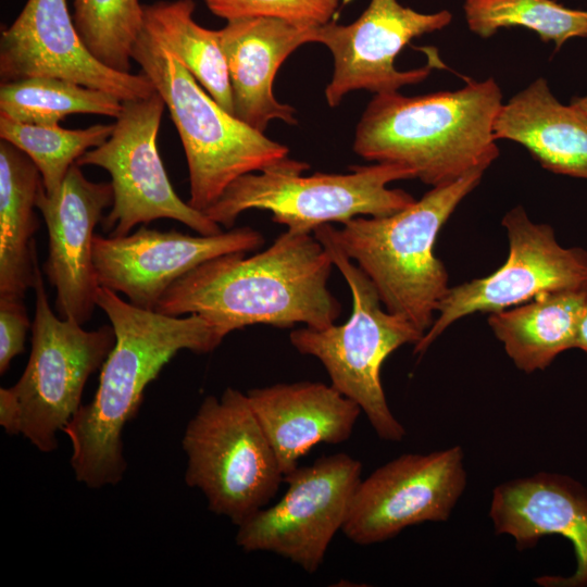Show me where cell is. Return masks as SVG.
Instances as JSON below:
<instances>
[{
  "mask_svg": "<svg viewBox=\"0 0 587 587\" xmlns=\"http://www.w3.org/2000/svg\"><path fill=\"white\" fill-rule=\"evenodd\" d=\"M193 11L192 0L146 4L142 29L168 49L209 95L234 114L228 71L217 30L196 23Z\"/></svg>",
  "mask_w": 587,
  "mask_h": 587,
  "instance_id": "cell-24",
  "label": "cell"
},
{
  "mask_svg": "<svg viewBox=\"0 0 587 587\" xmlns=\"http://www.w3.org/2000/svg\"><path fill=\"white\" fill-rule=\"evenodd\" d=\"M114 124H95L87 128L17 122L0 113V137L27 154L37 166L48 196L55 193L70 167L88 150L104 143Z\"/></svg>",
  "mask_w": 587,
  "mask_h": 587,
  "instance_id": "cell-26",
  "label": "cell"
},
{
  "mask_svg": "<svg viewBox=\"0 0 587 587\" xmlns=\"http://www.w3.org/2000/svg\"><path fill=\"white\" fill-rule=\"evenodd\" d=\"M489 516L497 534L508 535L523 550L548 535L569 539L576 570L569 577L545 575L544 587L587 586V489L575 479L550 472L505 480L492 490Z\"/></svg>",
  "mask_w": 587,
  "mask_h": 587,
  "instance_id": "cell-18",
  "label": "cell"
},
{
  "mask_svg": "<svg viewBox=\"0 0 587 587\" xmlns=\"http://www.w3.org/2000/svg\"><path fill=\"white\" fill-rule=\"evenodd\" d=\"M246 394L284 475L314 446L348 440L362 412L354 401L320 382L279 383Z\"/></svg>",
  "mask_w": 587,
  "mask_h": 587,
  "instance_id": "cell-20",
  "label": "cell"
},
{
  "mask_svg": "<svg viewBox=\"0 0 587 587\" xmlns=\"http://www.w3.org/2000/svg\"><path fill=\"white\" fill-rule=\"evenodd\" d=\"M316 27L272 17H242L227 21L217 30L236 117L263 133L274 120L297 124L295 108L275 98L273 83L290 53L314 42Z\"/></svg>",
  "mask_w": 587,
  "mask_h": 587,
  "instance_id": "cell-19",
  "label": "cell"
},
{
  "mask_svg": "<svg viewBox=\"0 0 587 587\" xmlns=\"http://www.w3.org/2000/svg\"><path fill=\"white\" fill-rule=\"evenodd\" d=\"M218 255L196 266L165 291L154 311L197 314L224 339L254 324L322 329L341 313L327 287L333 261L313 233L287 229L265 250Z\"/></svg>",
  "mask_w": 587,
  "mask_h": 587,
  "instance_id": "cell-1",
  "label": "cell"
},
{
  "mask_svg": "<svg viewBox=\"0 0 587 587\" xmlns=\"http://www.w3.org/2000/svg\"><path fill=\"white\" fill-rule=\"evenodd\" d=\"M42 184L40 173L23 151L0 142V297L24 300L34 288L38 264L35 213Z\"/></svg>",
  "mask_w": 587,
  "mask_h": 587,
  "instance_id": "cell-22",
  "label": "cell"
},
{
  "mask_svg": "<svg viewBox=\"0 0 587 587\" xmlns=\"http://www.w3.org/2000/svg\"><path fill=\"white\" fill-rule=\"evenodd\" d=\"M465 486L461 446L402 454L360 480L341 532L352 542L367 546L389 540L409 526L445 522Z\"/></svg>",
  "mask_w": 587,
  "mask_h": 587,
  "instance_id": "cell-13",
  "label": "cell"
},
{
  "mask_svg": "<svg viewBox=\"0 0 587 587\" xmlns=\"http://www.w3.org/2000/svg\"><path fill=\"white\" fill-rule=\"evenodd\" d=\"M586 302L587 287L545 292L512 309L490 313L488 324L514 365L533 373L575 348Z\"/></svg>",
  "mask_w": 587,
  "mask_h": 587,
  "instance_id": "cell-23",
  "label": "cell"
},
{
  "mask_svg": "<svg viewBox=\"0 0 587 587\" xmlns=\"http://www.w3.org/2000/svg\"><path fill=\"white\" fill-rule=\"evenodd\" d=\"M313 234L346 279L352 310L342 325L322 329L304 326L291 330L289 340L298 352L312 355L323 364L330 385L361 408L379 438L401 441L405 429L389 409L380 370L391 352L407 344L415 346L424 333L382 308L373 283L336 242L332 224L317 226Z\"/></svg>",
  "mask_w": 587,
  "mask_h": 587,
  "instance_id": "cell-7",
  "label": "cell"
},
{
  "mask_svg": "<svg viewBox=\"0 0 587 587\" xmlns=\"http://www.w3.org/2000/svg\"><path fill=\"white\" fill-rule=\"evenodd\" d=\"M575 348L587 352V302L578 324Z\"/></svg>",
  "mask_w": 587,
  "mask_h": 587,
  "instance_id": "cell-31",
  "label": "cell"
},
{
  "mask_svg": "<svg viewBox=\"0 0 587 587\" xmlns=\"http://www.w3.org/2000/svg\"><path fill=\"white\" fill-rule=\"evenodd\" d=\"M32 328L24 300L0 297V373L4 374L11 361L25 348Z\"/></svg>",
  "mask_w": 587,
  "mask_h": 587,
  "instance_id": "cell-30",
  "label": "cell"
},
{
  "mask_svg": "<svg viewBox=\"0 0 587 587\" xmlns=\"http://www.w3.org/2000/svg\"><path fill=\"white\" fill-rule=\"evenodd\" d=\"M34 290L30 355L16 384L0 389V425L7 434H21L41 452H51L58 447L57 433L82 407L88 377L114 347L115 333L112 325L86 330L57 315L38 264Z\"/></svg>",
  "mask_w": 587,
  "mask_h": 587,
  "instance_id": "cell-8",
  "label": "cell"
},
{
  "mask_svg": "<svg viewBox=\"0 0 587 587\" xmlns=\"http://www.w3.org/2000/svg\"><path fill=\"white\" fill-rule=\"evenodd\" d=\"M1 83L54 77L98 89L122 102L155 90L147 75L111 68L84 43L66 0H27L0 37Z\"/></svg>",
  "mask_w": 587,
  "mask_h": 587,
  "instance_id": "cell-15",
  "label": "cell"
},
{
  "mask_svg": "<svg viewBox=\"0 0 587 587\" xmlns=\"http://www.w3.org/2000/svg\"><path fill=\"white\" fill-rule=\"evenodd\" d=\"M74 163L59 190L48 196L41 184L36 208L48 229V257L43 272L55 289V310L61 319L84 325L97 307L100 288L92 259L95 227L112 207L110 183L89 180Z\"/></svg>",
  "mask_w": 587,
  "mask_h": 587,
  "instance_id": "cell-17",
  "label": "cell"
},
{
  "mask_svg": "<svg viewBox=\"0 0 587 587\" xmlns=\"http://www.w3.org/2000/svg\"><path fill=\"white\" fill-rule=\"evenodd\" d=\"M470 30L487 39L500 28L522 26L559 50L574 37H587V11L566 8L554 0H465Z\"/></svg>",
  "mask_w": 587,
  "mask_h": 587,
  "instance_id": "cell-27",
  "label": "cell"
},
{
  "mask_svg": "<svg viewBox=\"0 0 587 587\" xmlns=\"http://www.w3.org/2000/svg\"><path fill=\"white\" fill-rule=\"evenodd\" d=\"M494 136L522 145L546 170L587 179V116L563 105L542 77L501 104Z\"/></svg>",
  "mask_w": 587,
  "mask_h": 587,
  "instance_id": "cell-21",
  "label": "cell"
},
{
  "mask_svg": "<svg viewBox=\"0 0 587 587\" xmlns=\"http://www.w3.org/2000/svg\"><path fill=\"white\" fill-rule=\"evenodd\" d=\"M164 108L158 91L123 102L108 140L76 162L104 168L111 176L114 201L102 220L110 237L125 236L136 225L158 218L178 221L199 235L222 232L217 223L184 202L172 187L157 147Z\"/></svg>",
  "mask_w": 587,
  "mask_h": 587,
  "instance_id": "cell-10",
  "label": "cell"
},
{
  "mask_svg": "<svg viewBox=\"0 0 587 587\" xmlns=\"http://www.w3.org/2000/svg\"><path fill=\"white\" fill-rule=\"evenodd\" d=\"M97 307L108 316L115 344L101 366L93 399L63 432L72 444L71 465L89 488L117 484L127 467L122 430L134 419L149 383L180 350L213 351L223 341L201 316H171L123 300L100 286Z\"/></svg>",
  "mask_w": 587,
  "mask_h": 587,
  "instance_id": "cell-2",
  "label": "cell"
},
{
  "mask_svg": "<svg viewBox=\"0 0 587 587\" xmlns=\"http://www.w3.org/2000/svg\"><path fill=\"white\" fill-rule=\"evenodd\" d=\"M484 172L433 187L405 209L385 216H357L332 234L375 286L385 309L422 333L449 289L444 263L434 254L437 235Z\"/></svg>",
  "mask_w": 587,
  "mask_h": 587,
  "instance_id": "cell-4",
  "label": "cell"
},
{
  "mask_svg": "<svg viewBox=\"0 0 587 587\" xmlns=\"http://www.w3.org/2000/svg\"><path fill=\"white\" fill-rule=\"evenodd\" d=\"M182 444L186 484L203 492L210 511L237 526L266 507L284 482L248 396L238 389L204 398Z\"/></svg>",
  "mask_w": 587,
  "mask_h": 587,
  "instance_id": "cell-9",
  "label": "cell"
},
{
  "mask_svg": "<svg viewBox=\"0 0 587 587\" xmlns=\"http://www.w3.org/2000/svg\"><path fill=\"white\" fill-rule=\"evenodd\" d=\"M73 20L89 51L104 65L129 72L142 30L139 0H74Z\"/></svg>",
  "mask_w": 587,
  "mask_h": 587,
  "instance_id": "cell-28",
  "label": "cell"
},
{
  "mask_svg": "<svg viewBox=\"0 0 587 587\" xmlns=\"http://www.w3.org/2000/svg\"><path fill=\"white\" fill-rule=\"evenodd\" d=\"M263 243L261 233L248 226L199 236L141 226L125 236L96 234L92 259L100 286L125 295L138 308L154 310L172 284L196 266Z\"/></svg>",
  "mask_w": 587,
  "mask_h": 587,
  "instance_id": "cell-16",
  "label": "cell"
},
{
  "mask_svg": "<svg viewBox=\"0 0 587 587\" xmlns=\"http://www.w3.org/2000/svg\"><path fill=\"white\" fill-rule=\"evenodd\" d=\"M361 472L362 463L347 453L298 465L284 475V496L238 525L237 545L248 552L278 554L315 573L342 529Z\"/></svg>",
  "mask_w": 587,
  "mask_h": 587,
  "instance_id": "cell-11",
  "label": "cell"
},
{
  "mask_svg": "<svg viewBox=\"0 0 587 587\" xmlns=\"http://www.w3.org/2000/svg\"><path fill=\"white\" fill-rule=\"evenodd\" d=\"M122 109L116 97L61 78L30 77L0 86V113L26 124L57 126L74 113L116 118Z\"/></svg>",
  "mask_w": 587,
  "mask_h": 587,
  "instance_id": "cell-25",
  "label": "cell"
},
{
  "mask_svg": "<svg viewBox=\"0 0 587 587\" xmlns=\"http://www.w3.org/2000/svg\"><path fill=\"white\" fill-rule=\"evenodd\" d=\"M509 238L505 263L492 274L449 287L438 316L414 353H423L455 321L476 313H494L523 304L550 291L587 287V252L562 247L548 224L534 223L523 207L502 218Z\"/></svg>",
  "mask_w": 587,
  "mask_h": 587,
  "instance_id": "cell-12",
  "label": "cell"
},
{
  "mask_svg": "<svg viewBox=\"0 0 587 587\" xmlns=\"http://www.w3.org/2000/svg\"><path fill=\"white\" fill-rule=\"evenodd\" d=\"M210 11L227 21L272 17L298 25L319 26L329 22L339 0H204Z\"/></svg>",
  "mask_w": 587,
  "mask_h": 587,
  "instance_id": "cell-29",
  "label": "cell"
},
{
  "mask_svg": "<svg viewBox=\"0 0 587 587\" xmlns=\"http://www.w3.org/2000/svg\"><path fill=\"white\" fill-rule=\"evenodd\" d=\"M304 161L288 157L235 179L203 213L225 228L251 209L266 210L272 221L287 229L313 233L323 224L346 223L357 216H385L401 211L415 199L388 184L415 178L410 168L390 163L354 165L347 174L316 172Z\"/></svg>",
  "mask_w": 587,
  "mask_h": 587,
  "instance_id": "cell-6",
  "label": "cell"
},
{
  "mask_svg": "<svg viewBox=\"0 0 587 587\" xmlns=\"http://www.w3.org/2000/svg\"><path fill=\"white\" fill-rule=\"evenodd\" d=\"M502 103L492 77L417 97L376 93L357 124L352 148L367 161L405 166L432 187L446 185L485 172L498 158L494 122Z\"/></svg>",
  "mask_w": 587,
  "mask_h": 587,
  "instance_id": "cell-3",
  "label": "cell"
},
{
  "mask_svg": "<svg viewBox=\"0 0 587 587\" xmlns=\"http://www.w3.org/2000/svg\"><path fill=\"white\" fill-rule=\"evenodd\" d=\"M573 107L577 108L587 116V95L584 97L573 98L570 102Z\"/></svg>",
  "mask_w": 587,
  "mask_h": 587,
  "instance_id": "cell-32",
  "label": "cell"
},
{
  "mask_svg": "<svg viewBox=\"0 0 587 587\" xmlns=\"http://www.w3.org/2000/svg\"><path fill=\"white\" fill-rule=\"evenodd\" d=\"M133 60L162 97L185 151L188 203L203 212L238 177L288 157L289 149L222 108L182 62L143 29Z\"/></svg>",
  "mask_w": 587,
  "mask_h": 587,
  "instance_id": "cell-5",
  "label": "cell"
},
{
  "mask_svg": "<svg viewBox=\"0 0 587 587\" xmlns=\"http://www.w3.org/2000/svg\"><path fill=\"white\" fill-rule=\"evenodd\" d=\"M451 20L448 10L421 13L397 0H371L350 24L317 26L314 42L326 46L334 60L333 76L325 88L327 104L335 108L346 95L360 89L391 92L423 82L430 74L429 65L399 71L395 59L412 39L440 30Z\"/></svg>",
  "mask_w": 587,
  "mask_h": 587,
  "instance_id": "cell-14",
  "label": "cell"
}]
</instances>
